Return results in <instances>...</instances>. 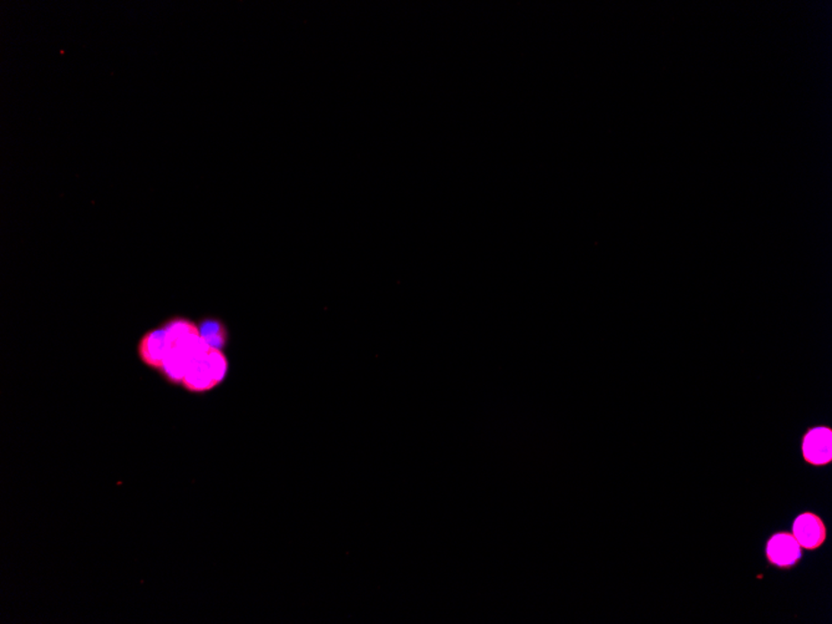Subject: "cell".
Masks as SVG:
<instances>
[{"instance_id":"cell-8","label":"cell","mask_w":832,"mask_h":624,"mask_svg":"<svg viewBox=\"0 0 832 624\" xmlns=\"http://www.w3.org/2000/svg\"><path fill=\"white\" fill-rule=\"evenodd\" d=\"M164 328L172 346H176L177 343L183 342V340L188 338V337L200 334L199 323L186 317L171 318V320L166 321Z\"/></svg>"},{"instance_id":"cell-7","label":"cell","mask_w":832,"mask_h":624,"mask_svg":"<svg viewBox=\"0 0 832 624\" xmlns=\"http://www.w3.org/2000/svg\"><path fill=\"white\" fill-rule=\"evenodd\" d=\"M201 337L211 348L225 350L229 343L228 328L219 318L206 317L199 323Z\"/></svg>"},{"instance_id":"cell-5","label":"cell","mask_w":832,"mask_h":624,"mask_svg":"<svg viewBox=\"0 0 832 624\" xmlns=\"http://www.w3.org/2000/svg\"><path fill=\"white\" fill-rule=\"evenodd\" d=\"M802 457L806 463L822 466L832 460V432L831 429L820 426L810 430L802 440Z\"/></svg>"},{"instance_id":"cell-3","label":"cell","mask_w":832,"mask_h":624,"mask_svg":"<svg viewBox=\"0 0 832 624\" xmlns=\"http://www.w3.org/2000/svg\"><path fill=\"white\" fill-rule=\"evenodd\" d=\"M793 534L802 549L816 550L827 541L828 531L825 522L812 512H804L795 518Z\"/></svg>"},{"instance_id":"cell-2","label":"cell","mask_w":832,"mask_h":624,"mask_svg":"<svg viewBox=\"0 0 832 624\" xmlns=\"http://www.w3.org/2000/svg\"><path fill=\"white\" fill-rule=\"evenodd\" d=\"M172 344L168 339L164 326L154 328L143 333L137 342L136 352L140 362L154 371H160L166 356L171 352Z\"/></svg>"},{"instance_id":"cell-6","label":"cell","mask_w":832,"mask_h":624,"mask_svg":"<svg viewBox=\"0 0 832 624\" xmlns=\"http://www.w3.org/2000/svg\"><path fill=\"white\" fill-rule=\"evenodd\" d=\"M193 361V356L188 355L184 350L172 348L168 355L166 356L164 365L159 372L167 383L181 385L191 363Z\"/></svg>"},{"instance_id":"cell-1","label":"cell","mask_w":832,"mask_h":624,"mask_svg":"<svg viewBox=\"0 0 832 624\" xmlns=\"http://www.w3.org/2000/svg\"><path fill=\"white\" fill-rule=\"evenodd\" d=\"M228 356L225 350L211 348L191 363L184 375L183 388L191 394H205L215 390L227 378Z\"/></svg>"},{"instance_id":"cell-4","label":"cell","mask_w":832,"mask_h":624,"mask_svg":"<svg viewBox=\"0 0 832 624\" xmlns=\"http://www.w3.org/2000/svg\"><path fill=\"white\" fill-rule=\"evenodd\" d=\"M767 557L777 568H793L802 559V546L793 534L777 533L768 541Z\"/></svg>"}]
</instances>
